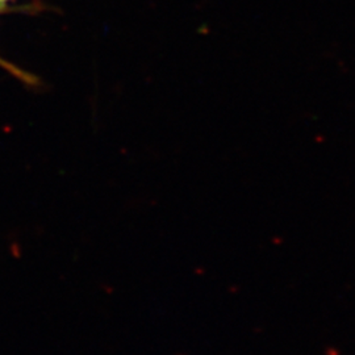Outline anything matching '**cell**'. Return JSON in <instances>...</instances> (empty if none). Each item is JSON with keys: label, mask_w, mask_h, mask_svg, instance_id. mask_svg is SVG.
Instances as JSON below:
<instances>
[{"label": "cell", "mask_w": 355, "mask_h": 355, "mask_svg": "<svg viewBox=\"0 0 355 355\" xmlns=\"http://www.w3.org/2000/svg\"><path fill=\"white\" fill-rule=\"evenodd\" d=\"M10 1H12V0H0V7H1V8H6V10H7V4H8Z\"/></svg>", "instance_id": "7a4b0ae2"}, {"label": "cell", "mask_w": 355, "mask_h": 355, "mask_svg": "<svg viewBox=\"0 0 355 355\" xmlns=\"http://www.w3.org/2000/svg\"><path fill=\"white\" fill-rule=\"evenodd\" d=\"M0 69H3L4 71L10 73V74L15 76L16 79L21 80L23 83L29 85V86H36V83H37L36 76L26 73V70H23V69H20V67H17L16 64H13L12 62L7 61L6 58H3V55H0Z\"/></svg>", "instance_id": "6da1fadb"}, {"label": "cell", "mask_w": 355, "mask_h": 355, "mask_svg": "<svg viewBox=\"0 0 355 355\" xmlns=\"http://www.w3.org/2000/svg\"><path fill=\"white\" fill-rule=\"evenodd\" d=\"M4 11H6V8H1V7H0V13L4 12Z\"/></svg>", "instance_id": "3957f363"}]
</instances>
